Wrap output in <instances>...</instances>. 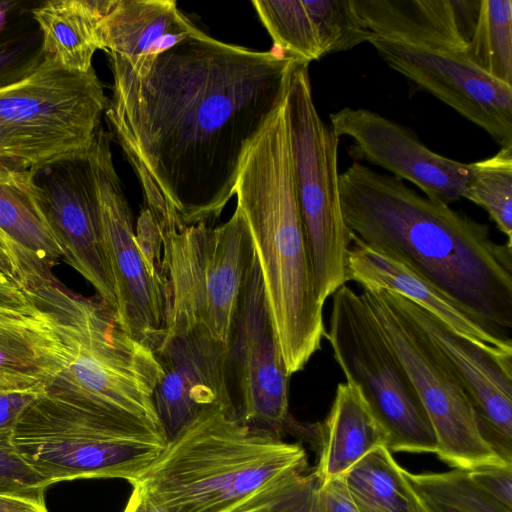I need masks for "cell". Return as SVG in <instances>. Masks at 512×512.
Here are the masks:
<instances>
[{
    "label": "cell",
    "instance_id": "cell-15",
    "mask_svg": "<svg viewBox=\"0 0 512 512\" xmlns=\"http://www.w3.org/2000/svg\"><path fill=\"white\" fill-rule=\"evenodd\" d=\"M393 70L485 130L500 147L512 146V85L463 54L426 50L372 34L368 41Z\"/></svg>",
    "mask_w": 512,
    "mask_h": 512
},
{
    "label": "cell",
    "instance_id": "cell-32",
    "mask_svg": "<svg viewBox=\"0 0 512 512\" xmlns=\"http://www.w3.org/2000/svg\"><path fill=\"white\" fill-rule=\"evenodd\" d=\"M405 474L419 494L460 511L512 512L477 486L466 470Z\"/></svg>",
    "mask_w": 512,
    "mask_h": 512
},
{
    "label": "cell",
    "instance_id": "cell-38",
    "mask_svg": "<svg viewBox=\"0 0 512 512\" xmlns=\"http://www.w3.org/2000/svg\"><path fill=\"white\" fill-rule=\"evenodd\" d=\"M131 485L133 490L123 512H164L148 497L140 486L136 484Z\"/></svg>",
    "mask_w": 512,
    "mask_h": 512
},
{
    "label": "cell",
    "instance_id": "cell-18",
    "mask_svg": "<svg viewBox=\"0 0 512 512\" xmlns=\"http://www.w3.org/2000/svg\"><path fill=\"white\" fill-rule=\"evenodd\" d=\"M86 158L42 168L44 177L37 183L50 229L63 258L94 287L98 297L116 311L114 281Z\"/></svg>",
    "mask_w": 512,
    "mask_h": 512
},
{
    "label": "cell",
    "instance_id": "cell-22",
    "mask_svg": "<svg viewBox=\"0 0 512 512\" xmlns=\"http://www.w3.org/2000/svg\"><path fill=\"white\" fill-rule=\"evenodd\" d=\"M67 362L47 309L32 297L27 307L0 308V389L44 392Z\"/></svg>",
    "mask_w": 512,
    "mask_h": 512
},
{
    "label": "cell",
    "instance_id": "cell-20",
    "mask_svg": "<svg viewBox=\"0 0 512 512\" xmlns=\"http://www.w3.org/2000/svg\"><path fill=\"white\" fill-rule=\"evenodd\" d=\"M36 172L0 163V241L13 256L25 289L56 279L52 268L63 257L45 214Z\"/></svg>",
    "mask_w": 512,
    "mask_h": 512
},
{
    "label": "cell",
    "instance_id": "cell-13",
    "mask_svg": "<svg viewBox=\"0 0 512 512\" xmlns=\"http://www.w3.org/2000/svg\"><path fill=\"white\" fill-rule=\"evenodd\" d=\"M152 351L161 369L153 403L168 442L208 413L235 412L229 348L206 325L170 317Z\"/></svg>",
    "mask_w": 512,
    "mask_h": 512
},
{
    "label": "cell",
    "instance_id": "cell-40",
    "mask_svg": "<svg viewBox=\"0 0 512 512\" xmlns=\"http://www.w3.org/2000/svg\"><path fill=\"white\" fill-rule=\"evenodd\" d=\"M421 497L428 509V512H463L451 506L444 505L442 503L429 499L423 495H421Z\"/></svg>",
    "mask_w": 512,
    "mask_h": 512
},
{
    "label": "cell",
    "instance_id": "cell-24",
    "mask_svg": "<svg viewBox=\"0 0 512 512\" xmlns=\"http://www.w3.org/2000/svg\"><path fill=\"white\" fill-rule=\"evenodd\" d=\"M319 456L313 468L324 483L343 475L379 446H387L389 435L359 389L349 382L337 385L325 420L315 425Z\"/></svg>",
    "mask_w": 512,
    "mask_h": 512
},
{
    "label": "cell",
    "instance_id": "cell-35",
    "mask_svg": "<svg viewBox=\"0 0 512 512\" xmlns=\"http://www.w3.org/2000/svg\"><path fill=\"white\" fill-rule=\"evenodd\" d=\"M40 393L0 389V429H12L24 408Z\"/></svg>",
    "mask_w": 512,
    "mask_h": 512
},
{
    "label": "cell",
    "instance_id": "cell-21",
    "mask_svg": "<svg viewBox=\"0 0 512 512\" xmlns=\"http://www.w3.org/2000/svg\"><path fill=\"white\" fill-rule=\"evenodd\" d=\"M346 280L361 287L395 292L480 347L497 355L512 356V340L502 338L416 272L354 235L346 257Z\"/></svg>",
    "mask_w": 512,
    "mask_h": 512
},
{
    "label": "cell",
    "instance_id": "cell-17",
    "mask_svg": "<svg viewBox=\"0 0 512 512\" xmlns=\"http://www.w3.org/2000/svg\"><path fill=\"white\" fill-rule=\"evenodd\" d=\"M397 296L457 378L484 441L503 461L512 463V356L480 347L417 304Z\"/></svg>",
    "mask_w": 512,
    "mask_h": 512
},
{
    "label": "cell",
    "instance_id": "cell-23",
    "mask_svg": "<svg viewBox=\"0 0 512 512\" xmlns=\"http://www.w3.org/2000/svg\"><path fill=\"white\" fill-rule=\"evenodd\" d=\"M199 29L173 0H110L98 25L101 50L122 58L134 73Z\"/></svg>",
    "mask_w": 512,
    "mask_h": 512
},
{
    "label": "cell",
    "instance_id": "cell-11",
    "mask_svg": "<svg viewBox=\"0 0 512 512\" xmlns=\"http://www.w3.org/2000/svg\"><path fill=\"white\" fill-rule=\"evenodd\" d=\"M360 294L425 408L437 439V456L466 471L512 465L484 441L460 383L431 339L403 308L397 293L362 287Z\"/></svg>",
    "mask_w": 512,
    "mask_h": 512
},
{
    "label": "cell",
    "instance_id": "cell-5",
    "mask_svg": "<svg viewBox=\"0 0 512 512\" xmlns=\"http://www.w3.org/2000/svg\"><path fill=\"white\" fill-rule=\"evenodd\" d=\"M26 290L53 315L68 353L67 364L44 392L161 427L153 403L160 366L153 351L120 324L116 312L99 297L70 291L57 278Z\"/></svg>",
    "mask_w": 512,
    "mask_h": 512
},
{
    "label": "cell",
    "instance_id": "cell-6",
    "mask_svg": "<svg viewBox=\"0 0 512 512\" xmlns=\"http://www.w3.org/2000/svg\"><path fill=\"white\" fill-rule=\"evenodd\" d=\"M12 441L50 486L79 478L140 476L165 449L162 428L82 407L46 392L19 415Z\"/></svg>",
    "mask_w": 512,
    "mask_h": 512
},
{
    "label": "cell",
    "instance_id": "cell-28",
    "mask_svg": "<svg viewBox=\"0 0 512 512\" xmlns=\"http://www.w3.org/2000/svg\"><path fill=\"white\" fill-rule=\"evenodd\" d=\"M491 77L512 85V1L481 0L466 50L462 53Z\"/></svg>",
    "mask_w": 512,
    "mask_h": 512
},
{
    "label": "cell",
    "instance_id": "cell-33",
    "mask_svg": "<svg viewBox=\"0 0 512 512\" xmlns=\"http://www.w3.org/2000/svg\"><path fill=\"white\" fill-rule=\"evenodd\" d=\"M48 486L15 448L12 429H0V495L45 503Z\"/></svg>",
    "mask_w": 512,
    "mask_h": 512
},
{
    "label": "cell",
    "instance_id": "cell-10",
    "mask_svg": "<svg viewBox=\"0 0 512 512\" xmlns=\"http://www.w3.org/2000/svg\"><path fill=\"white\" fill-rule=\"evenodd\" d=\"M326 333L333 357L386 429L391 452L435 453L437 439L404 367L385 341L361 294L333 295Z\"/></svg>",
    "mask_w": 512,
    "mask_h": 512
},
{
    "label": "cell",
    "instance_id": "cell-30",
    "mask_svg": "<svg viewBox=\"0 0 512 512\" xmlns=\"http://www.w3.org/2000/svg\"><path fill=\"white\" fill-rule=\"evenodd\" d=\"M471 164L463 198L481 206L512 244V146Z\"/></svg>",
    "mask_w": 512,
    "mask_h": 512
},
{
    "label": "cell",
    "instance_id": "cell-27",
    "mask_svg": "<svg viewBox=\"0 0 512 512\" xmlns=\"http://www.w3.org/2000/svg\"><path fill=\"white\" fill-rule=\"evenodd\" d=\"M228 512H356L342 476L324 483L314 469H291Z\"/></svg>",
    "mask_w": 512,
    "mask_h": 512
},
{
    "label": "cell",
    "instance_id": "cell-29",
    "mask_svg": "<svg viewBox=\"0 0 512 512\" xmlns=\"http://www.w3.org/2000/svg\"><path fill=\"white\" fill-rule=\"evenodd\" d=\"M274 45L306 63L323 55L316 27L303 0H253Z\"/></svg>",
    "mask_w": 512,
    "mask_h": 512
},
{
    "label": "cell",
    "instance_id": "cell-16",
    "mask_svg": "<svg viewBox=\"0 0 512 512\" xmlns=\"http://www.w3.org/2000/svg\"><path fill=\"white\" fill-rule=\"evenodd\" d=\"M331 127L353 140L350 154L408 180L426 197L450 204L463 198L471 164L441 156L406 127L363 108L345 107L330 114Z\"/></svg>",
    "mask_w": 512,
    "mask_h": 512
},
{
    "label": "cell",
    "instance_id": "cell-39",
    "mask_svg": "<svg viewBox=\"0 0 512 512\" xmlns=\"http://www.w3.org/2000/svg\"><path fill=\"white\" fill-rule=\"evenodd\" d=\"M0 269L3 273L9 277L11 280L20 284L19 271L17 264L10 254V252L6 249V247L0 241ZM21 285V284H20Z\"/></svg>",
    "mask_w": 512,
    "mask_h": 512
},
{
    "label": "cell",
    "instance_id": "cell-3",
    "mask_svg": "<svg viewBox=\"0 0 512 512\" xmlns=\"http://www.w3.org/2000/svg\"><path fill=\"white\" fill-rule=\"evenodd\" d=\"M253 240L272 326L289 376L326 336L297 199L286 99L250 145L235 184Z\"/></svg>",
    "mask_w": 512,
    "mask_h": 512
},
{
    "label": "cell",
    "instance_id": "cell-37",
    "mask_svg": "<svg viewBox=\"0 0 512 512\" xmlns=\"http://www.w3.org/2000/svg\"><path fill=\"white\" fill-rule=\"evenodd\" d=\"M0 512H48L45 503L0 495Z\"/></svg>",
    "mask_w": 512,
    "mask_h": 512
},
{
    "label": "cell",
    "instance_id": "cell-14",
    "mask_svg": "<svg viewBox=\"0 0 512 512\" xmlns=\"http://www.w3.org/2000/svg\"><path fill=\"white\" fill-rule=\"evenodd\" d=\"M242 399L241 421L281 438L301 426L289 413L286 372L265 295L260 263L254 249L243 281L228 341Z\"/></svg>",
    "mask_w": 512,
    "mask_h": 512
},
{
    "label": "cell",
    "instance_id": "cell-7",
    "mask_svg": "<svg viewBox=\"0 0 512 512\" xmlns=\"http://www.w3.org/2000/svg\"><path fill=\"white\" fill-rule=\"evenodd\" d=\"M108 102L93 68L72 73L42 59L0 85V163L39 170L85 159Z\"/></svg>",
    "mask_w": 512,
    "mask_h": 512
},
{
    "label": "cell",
    "instance_id": "cell-36",
    "mask_svg": "<svg viewBox=\"0 0 512 512\" xmlns=\"http://www.w3.org/2000/svg\"><path fill=\"white\" fill-rule=\"evenodd\" d=\"M28 291L15 281L0 280V308H24L30 305Z\"/></svg>",
    "mask_w": 512,
    "mask_h": 512
},
{
    "label": "cell",
    "instance_id": "cell-31",
    "mask_svg": "<svg viewBox=\"0 0 512 512\" xmlns=\"http://www.w3.org/2000/svg\"><path fill=\"white\" fill-rule=\"evenodd\" d=\"M325 54L353 49L372 33L358 15L353 0H303Z\"/></svg>",
    "mask_w": 512,
    "mask_h": 512
},
{
    "label": "cell",
    "instance_id": "cell-9",
    "mask_svg": "<svg viewBox=\"0 0 512 512\" xmlns=\"http://www.w3.org/2000/svg\"><path fill=\"white\" fill-rule=\"evenodd\" d=\"M166 320L183 316L227 343L241 287L254 253L246 218L236 209L225 223L198 222L160 230ZM166 323V322H165Z\"/></svg>",
    "mask_w": 512,
    "mask_h": 512
},
{
    "label": "cell",
    "instance_id": "cell-34",
    "mask_svg": "<svg viewBox=\"0 0 512 512\" xmlns=\"http://www.w3.org/2000/svg\"><path fill=\"white\" fill-rule=\"evenodd\" d=\"M468 475L494 500L512 510V465L479 467Z\"/></svg>",
    "mask_w": 512,
    "mask_h": 512
},
{
    "label": "cell",
    "instance_id": "cell-1",
    "mask_svg": "<svg viewBox=\"0 0 512 512\" xmlns=\"http://www.w3.org/2000/svg\"><path fill=\"white\" fill-rule=\"evenodd\" d=\"M108 55L113 87L105 114L159 229L221 213L247 150L304 62L200 29L141 73Z\"/></svg>",
    "mask_w": 512,
    "mask_h": 512
},
{
    "label": "cell",
    "instance_id": "cell-4",
    "mask_svg": "<svg viewBox=\"0 0 512 512\" xmlns=\"http://www.w3.org/2000/svg\"><path fill=\"white\" fill-rule=\"evenodd\" d=\"M306 468L301 444L256 430L236 412L218 410L169 441L129 483L164 512H228L279 474Z\"/></svg>",
    "mask_w": 512,
    "mask_h": 512
},
{
    "label": "cell",
    "instance_id": "cell-2",
    "mask_svg": "<svg viewBox=\"0 0 512 512\" xmlns=\"http://www.w3.org/2000/svg\"><path fill=\"white\" fill-rule=\"evenodd\" d=\"M343 219L367 246L401 262L512 340V244L490 228L357 161L339 174Z\"/></svg>",
    "mask_w": 512,
    "mask_h": 512
},
{
    "label": "cell",
    "instance_id": "cell-25",
    "mask_svg": "<svg viewBox=\"0 0 512 512\" xmlns=\"http://www.w3.org/2000/svg\"><path fill=\"white\" fill-rule=\"evenodd\" d=\"M110 0H50L32 10L42 32L43 59L72 73H86L100 49L98 25Z\"/></svg>",
    "mask_w": 512,
    "mask_h": 512
},
{
    "label": "cell",
    "instance_id": "cell-26",
    "mask_svg": "<svg viewBox=\"0 0 512 512\" xmlns=\"http://www.w3.org/2000/svg\"><path fill=\"white\" fill-rule=\"evenodd\" d=\"M405 471L379 446L341 476L356 512H428Z\"/></svg>",
    "mask_w": 512,
    "mask_h": 512
},
{
    "label": "cell",
    "instance_id": "cell-12",
    "mask_svg": "<svg viewBox=\"0 0 512 512\" xmlns=\"http://www.w3.org/2000/svg\"><path fill=\"white\" fill-rule=\"evenodd\" d=\"M86 164L114 281L117 319L131 336L153 350L165 328V279L161 262L151 259L137 239L133 215L113 164L110 136L102 127Z\"/></svg>",
    "mask_w": 512,
    "mask_h": 512
},
{
    "label": "cell",
    "instance_id": "cell-8",
    "mask_svg": "<svg viewBox=\"0 0 512 512\" xmlns=\"http://www.w3.org/2000/svg\"><path fill=\"white\" fill-rule=\"evenodd\" d=\"M308 65L301 62L294 69L286 102L297 199L316 294L324 305L347 283L346 257L353 234L341 210L339 136L315 107Z\"/></svg>",
    "mask_w": 512,
    "mask_h": 512
},
{
    "label": "cell",
    "instance_id": "cell-41",
    "mask_svg": "<svg viewBox=\"0 0 512 512\" xmlns=\"http://www.w3.org/2000/svg\"><path fill=\"white\" fill-rule=\"evenodd\" d=\"M0 280L2 281H8V280H11L9 277H7L3 271L0 269ZM13 281V280H12Z\"/></svg>",
    "mask_w": 512,
    "mask_h": 512
},
{
    "label": "cell",
    "instance_id": "cell-19",
    "mask_svg": "<svg viewBox=\"0 0 512 512\" xmlns=\"http://www.w3.org/2000/svg\"><path fill=\"white\" fill-rule=\"evenodd\" d=\"M481 0H353L375 36L414 47L461 54L476 25Z\"/></svg>",
    "mask_w": 512,
    "mask_h": 512
}]
</instances>
